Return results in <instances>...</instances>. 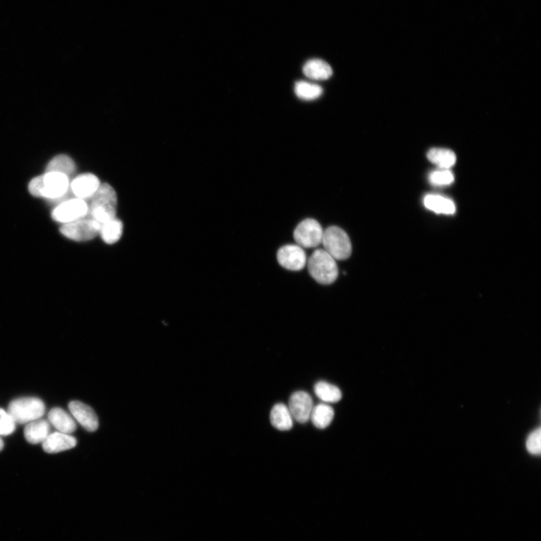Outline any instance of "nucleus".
<instances>
[{
  "instance_id": "nucleus-1",
  "label": "nucleus",
  "mask_w": 541,
  "mask_h": 541,
  "mask_svg": "<svg viewBox=\"0 0 541 541\" xmlns=\"http://www.w3.org/2000/svg\"><path fill=\"white\" fill-rule=\"evenodd\" d=\"M118 195L116 189L108 183L101 184L91 198L89 212L92 219L101 225L116 217Z\"/></svg>"
},
{
  "instance_id": "nucleus-2",
  "label": "nucleus",
  "mask_w": 541,
  "mask_h": 541,
  "mask_svg": "<svg viewBox=\"0 0 541 541\" xmlns=\"http://www.w3.org/2000/svg\"><path fill=\"white\" fill-rule=\"evenodd\" d=\"M69 177L59 173H46L31 180L30 194L39 198L56 199L63 197L68 191Z\"/></svg>"
},
{
  "instance_id": "nucleus-3",
  "label": "nucleus",
  "mask_w": 541,
  "mask_h": 541,
  "mask_svg": "<svg viewBox=\"0 0 541 541\" xmlns=\"http://www.w3.org/2000/svg\"><path fill=\"white\" fill-rule=\"evenodd\" d=\"M308 269L311 276L324 285L334 283L338 278L336 261L325 250L318 249L311 254Z\"/></svg>"
},
{
  "instance_id": "nucleus-4",
  "label": "nucleus",
  "mask_w": 541,
  "mask_h": 541,
  "mask_svg": "<svg viewBox=\"0 0 541 541\" xmlns=\"http://www.w3.org/2000/svg\"><path fill=\"white\" fill-rule=\"evenodd\" d=\"M45 412L44 402L40 398L35 397L17 398L8 407V413L18 424H27L39 420Z\"/></svg>"
},
{
  "instance_id": "nucleus-5",
  "label": "nucleus",
  "mask_w": 541,
  "mask_h": 541,
  "mask_svg": "<svg viewBox=\"0 0 541 541\" xmlns=\"http://www.w3.org/2000/svg\"><path fill=\"white\" fill-rule=\"evenodd\" d=\"M325 251L337 260H345L352 253V244L348 235L337 226L329 227L322 235Z\"/></svg>"
},
{
  "instance_id": "nucleus-6",
  "label": "nucleus",
  "mask_w": 541,
  "mask_h": 541,
  "mask_svg": "<svg viewBox=\"0 0 541 541\" xmlns=\"http://www.w3.org/2000/svg\"><path fill=\"white\" fill-rule=\"evenodd\" d=\"M101 224L92 218H81L78 221L63 224L61 233L66 238L75 242L91 241L100 234Z\"/></svg>"
},
{
  "instance_id": "nucleus-7",
  "label": "nucleus",
  "mask_w": 541,
  "mask_h": 541,
  "mask_svg": "<svg viewBox=\"0 0 541 541\" xmlns=\"http://www.w3.org/2000/svg\"><path fill=\"white\" fill-rule=\"evenodd\" d=\"M89 206L84 199L72 198L56 207L52 213L53 220L63 224L78 221L87 216Z\"/></svg>"
},
{
  "instance_id": "nucleus-8",
  "label": "nucleus",
  "mask_w": 541,
  "mask_h": 541,
  "mask_svg": "<svg viewBox=\"0 0 541 541\" xmlns=\"http://www.w3.org/2000/svg\"><path fill=\"white\" fill-rule=\"evenodd\" d=\"M324 230L320 224L314 219L301 221L294 231V240L306 249L315 248L322 243Z\"/></svg>"
},
{
  "instance_id": "nucleus-9",
  "label": "nucleus",
  "mask_w": 541,
  "mask_h": 541,
  "mask_svg": "<svg viewBox=\"0 0 541 541\" xmlns=\"http://www.w3.org/2000/svg\"><path fill=\"white\" fill-rule=\"evenodd\" d=\"M277 258L282 267L290 271H300L307 263L306 252L298 245L282 246L278 251Z\"/></svg>"
},
{
  "instance_id": "nucleus-10",
  "label": "nucleus",
  "mask_w": 541,
  "mask_h": 541,
  "mask_svg": "<svg viewBox=\"0 0 541 541\" xmlns=\"http://www.w3.org/2000/svg\"><path fill=\"white\" fill-rule=\"evenodd\" d=\"M293 419L299 423H306L310 420L313 409V401L311 395L304 391L292 394L289 400V408Z\"/></svg>"
},
{
  "instance_id": "nucleus-11",
  "label": "nucleus",
  "mask_w": 541,
  "mask_h": 541,
  "mask_svg": "<svg viewBox=\"0 0 541 541\" xmlns=\"http://www.w3.org/2000/svg\"><path fill=\"white\" fill-rule=\"evenodd\" d=\"M69 409L84 429L90 432L98 430V417L90 406L79 401H72L69 404Z\"/></svg>"
},
{
  "instance_id": "nucleus-12",
  "label": "nucleus",
  "mask_w": 541,
  "mask_h": 541,
  "mask_svg": "<svg viewBox=\"0 0 541 541\" xmlns=\"http://www.w3.org/2000/svg\"><path fill=\"white\" fill-rule=\"evenodd\" d=\"M101 183L99 178L92 173H84L76 177L71 184V189L76 198H91L98 191Z\"/></svg>"
},
{
  "instance_id": "nucleus-13",
  "label": "nucleus",
  "mask_w": 541,
  "mask_h": 541,
  "mask_svg": "<svg viewBox=\"0 0 541 541\" xmlns=\"http://www.w3.org/2000/svg\"><path fill=\"white\" fill-rule=\"evenodd\" d=\"M77 444L73 436L63 432L49 434L42 443L43 450L47 453H58L72 449Z\"/></svg>"
},
{
  "instance_id": "nucleus-14",
  "label": "nucleus",
  "mask_w": 541,
  "mask_h": 541,
  "mask_svg": "<svg viewBox=\"0 0 541 541\" xmlns=\"http://www.w3.org/2000/svg\"><path fill=\"white\" fill-rule=\"evenodd\" d=\"M303 73L310 79L324 81L331 77L334 71L330 65L324 61L313 59L304 65Z\"/></svg>"
},
{
  "instance_id": "nucleus-15",
  "label": "nucleus",
  "mask_w": 541,
  "mask_h": 541,
  "mask_svg": "<svg viewBox=\"0 0 541 541\" xmlns=\"http://www.w3.org/2000/svg\"><path fill=\"white\" fill-rule=\"evenodd\" d=\"M50 424L45 420L32 421L25 427L24 437L26 440L32 444L43 443L50 434Z\"/></svg>"
},
{
  "instance_id": "nucleus-16",
  "label": "nucleus",
  "mask_w": 541,
  "mask_h": 541,
  "mask_svg": "<svg viewBox=\"0 0 541 541\" xmlns=\"http://www.w3.org/2000/svg\"><path fill=\"white\" fill-rule=\"evenodd\" d=\"M49 420L60 432L70 434L77 428L72 417L60 407H54L50 411Z\"/></svg>"
},
{
  "instance_id": "nucleus-17",
  "label": "nucleus",
  "mask_w": 541,
  "mask_h": 541,
  "mask_svg": "<svg viewBox=\"0 0 541 541\" xmlns=\"http://www.w3.org/2000/svg\"><path fill=\"white\" fill-rule=\"evenodd\" d=\"M270 420L275 429L288 431L292 427V417L288 407L283 404L275 405L270 414Z\"/></svg>"
},
{
  "instance_id": "nucleus-18",
  "label": "nucleus",
  "mask_w": 541,
  "mask_h": 541,
  "mask_svg": "<svg viewBox=\"0 0 541 541\" xmlns=\"http://www.w3.org/2000/svg\"><path fill=\"white\" fill-rule=\"evenodd\" d=\"M123 224L118 218L104 223L101 225L100 234L104 242L107 244L117 243L122 237Z\"/></svg>"
},
{
  "instance_id": "nucleus-19",
  "label": "nucleus",
  "mask_w": 541,
  "mask_h": 541,
  "mask_svg": "<svg viewBox=\"0 0 541 541\" xmlns=\"http://www.w3.org/2000/svg\"><path fill=\"white\" fill-rule=\"evenodd\" d=\"M424 205L428 210L438 214H453L455 204L450 199L439 195H428L424 198Z\"/></svg>"
},
{
  "instance_id": "nucleus-20",
  "label": "nucleus",
  "mask_w": 541,
  "mask_h": 541,
  "mask_svg": "<svg viewBox=\"0 0 541 541\" xmlns=\"http://www.w3.org/2000/svg\"><path fill=\"white\" fill-rule=\"evenodd\" d=\"M334 418V409H332L331 407L325 404H320L313 407L310 417L313 424L320 430L326 429Z\"/></svg>"
},
{
  "instance_id": "nucleus-21",
  "label": "nucleus",
  "mask_w": 541,
  "mask_h": 541,
  "mask_svg": "<svg viewBox=\"0 0 541 541\" xmlns=\"http://www.w3.org/2000/svg\"><path fill=\"white\" fill-rule=\"evenodd\" d=\"M76 165L72 158L66 155L54 157L47 165L46 173H59L68 177L75 173Z\"/></svg>"
},
{
  "instance_id": "nucleus-22",
  "label": "nucleus",
  "mask_w": 541,
  "mask_h": 541,
  "mask_svg": "<svg viewBox=\"0 0 541 541\" xmlns=\"http://www.w3.org/2000/svg\"><path fill=\"white\" fill-rule=\"evenodd\" d=\"M431 162L441 168L452 167L457 161V156L450 150L433 148L427 155Z\"/></svg>"
},
{
  "instance_id": "nucleus-23",
  "label": "nucleus",
  "mask_w": 541,
  "mask_h": 541,
  "mask_svg": "<svg viewBox=\"0 0 541 541\" xmlns=\"http://www.w3.org/2000/svg\"><path fill=\"white\" fill-rule=\"evenodd\" d=\"M315 392L320 400L328 403L338 402L343 398V393L337 386L324 382L315 384Z\"/></svg>"
},
{
  "instance_id": "nucleus-24",
  "label": "nucleus",
  "mask_w": 541,
  "mask_h": 541,
  "mask_svg": "<svg viewBox=\"0 0 541 541\" xmlns=\"http://www.w3.org/2000/svg\"><path fill=\"white\" fill-rule=\"evenodd\" d=\"M324 92V90L318 84L306 81H298L295 85L297 96L306 101H311L318 99Z\"/></svg>"
},
{
  "instance_id": "nucleus-25",
  "label": "nucleus",
  "mask_w": 541,
  "mask_h": 541,
  "mask_svg": "<svg viewBox=\"0 0 541 541\" xmlns=\"http://www.w3.org/2000/svg\"><path fill=\"white\" fill-rule=\"evenodd\" d=\"M430 182L436 186L450 185L453 182L454 176L448 169L435 171L430 176Z\"/></svg>"
},
{
  "instance_id": "nucleus-26",
  "label": "nucleus",
  "mask_w": 541,
  "mask_h": 541,
  "mask_svg": "<svg viewBox=\"0 0 541 541\" xmlns=\"http://www.w3.org/2000/svg\"><path fill=\"white\" fill-rule=\"evenodd\" d=\"M16 429V423L13 417L3 409H0V435H9Z\"/></svg>"
},
{
  "instance_id": "nucleus-27",
  "label": "nucleus",
  "mask_w": 541,
  "mask_h": 541,
  "mask_svg": "<svg viewBox=\"0 0 541 541\" xmlns=\"http://www.w3.org/2000/svg\"><path fill=\"white\" fill-rule=\"evenodd\" d=\"M528 451L534 455L539 454L541 451V432L538 429L531 433L526 441Z\"/></svg>"
},
{
  "instance_id": "nucleus-28",
  "label": "nucleus",
  "mask_w": 541,
  "mask_h": 541,
  "mask_svg": "<svg viewBox=\"0 0 541 541\" xmlns=\"http://www.w3.org/2000/svg\"><path fill=\"white\" fill-rule=\"evenodd\" d=\"M4 448V443L1 439H0V451H2V450Z\"/></svg>"
}]
</instances>
